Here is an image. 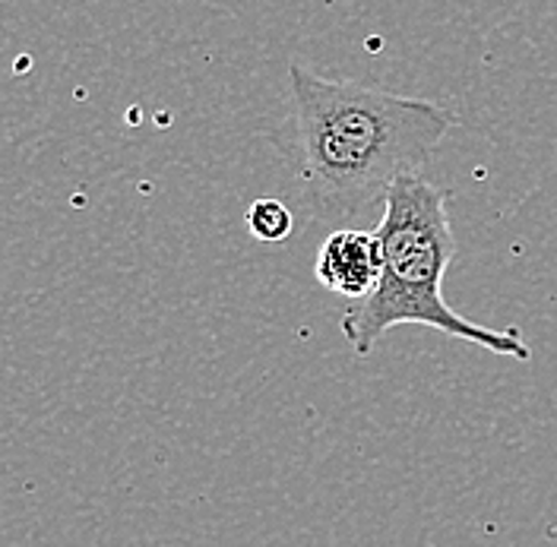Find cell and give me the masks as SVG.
I'll use <instances>...</instances> for the list:
<instances>
[{
	"instance_id": "277c9868",
	"label": "cell",
	"mask_w": 557,
	"mask_h": 547,
	"mask_svg": "<svg viewBox=\"0 0 557 547\" xmlns=\"http://www.w3.org/2000/svg\"><path fill=\"white\" fill-rule=\"evenodd\" d=\"M247 232L260 244H282L295 232V215L288 206L282 200H273V197L253 200L247 209Z\"/></svg>"
},
{
	"instance_id": "6da1fadb",
	"label": "cell",
	"mask_w": 557,
	"mask_h": 547,
	"mask_svg": "<svg viewBox=\"0 0 557 547\" xmlns=\"http://www.w3.org/2000/svg\"><path fill=\"white\" fill-rule=\"evenodd\" d=\"M288 92L292 165L305 206L320 222L383 212L389 187L421 174L456 130V114L444 104L326 79L305 64L288 67Z\"/></svg>"
},
{
	"instance_id": "7a4b0ae2",
	"label": "cell",
	"mask_w": 557,
	"mask_h": 547,
	"mask_svg": "<svg viewBox=\"0 0 557 547\" xmlns=\"http://www.w3.org/2000/svg\"><path fill=\"white\" fill-rule=\"evenodd\" d=\"M447 200L450 197L421 174H406L389 187L374 228L383 257L381 282L343 313V336L358 355H371L393 326L416 323L500 358L529 361L532 351L517 330H487L447 304L444 275L456 253Z\"/></svg>"
},
{
	"instance_id": "3957f363",
	"label": "cell",
	"mask_w": 557,
	"mask_h": 547,
	"mask_svg": "<svg viewBox=\"0 0 557 547\" xmlns=\"http://www.w3.org/2000/svg\"><path fill=\"white\" fill-rule=\"evenodd\" d=\"M381 270V240L374 232H361V228H336L320 244V253L313 263L317 282L330 295L351 298V301H361L377 288Z\"/></svg>"
}]
</instances>
